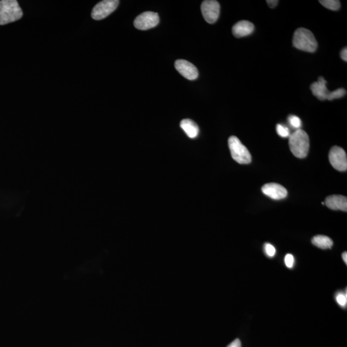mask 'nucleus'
I'll return each instance as SVG.
<instances>
[{"mask_svg":"<svg viewBox=\"0 0 347 347\" xmlns=\"http://www.w3.org/2000/svg\"><path fill=\"white\" fill-rule=\"evenodd\" d=\"M290 150L298 158L306 157L309 150V138L306 132L297 129L289 137Z\"/></svg>","mask_w":347,"mask_h":347,"instance_id":"nucleus-1","label":"nucleus"},{"mask_svg":"<svg viewBox=\"0 0 347 347\" xmlns=\"http://www.w3.org/2000/svg\"><path fill=\"white\" fill-rule=\"evenodd\" d=\"M22 16V10L16 0L0 1V25L14 22Z\"/></svg>","mask_w":347,"mask_h":347,"instance_id":"nucleus-2","label":"nucleus"},{"mask_svg":"<svg viewBox=\"0 0 347 347\" xmlns=\"http://www.w3.org/2000/svg\"><path fill=\"white\" fill-rule=\"evenodd\" d=\"M292 44L300 51L314 52L318 48L317 41L310 30L305 28H300L295 31Z\"/></svg>","mask_w":347,"mask_h":347,"instance_id":"nucleus-3","label":"nucleus"},{"mask_svg":"<svg viewBox=\"0 0 347 347\" xmlns=\"http://www.w3.org/2000/svg\"><path fill=\"white\" fill-rule=\"evenodd\" d=\"M312 94L320 101H333L340 99L346 95V90L344 88L337 89L334 92H330L327 88V81L323 77L318 78L317 82H314L311 86Z\"/></svg>","mask_w":347,"mask_h":347,"instance_id":"nucleus-4","label":"nucleus"},{"mask_svg":"<svg viewBox=\"0 0 347 347\" xmlns=\"http://www.w3.org/2000/svg\"><path fill=\"white\" fill-rule=\"evenodd\" d=\"M229 146L231 157L238 164H248L251 162L250 153L237 137L231 136L229 139Z\"/></svg>","mask_w":347,"mask_h":347,"instance_id":"nucleus-5","label":"nucleus"},{"mask_svg":"<svg viewBox=\"0 0 347 347\" xmlns=\"http://www.w3.org/2000/svg\"><path fill=\"white\" fill-rule=\"evenodd\" d=\"M120 1L118 0H104L97 3L93 8L92 17L95 20L106 18L116 9Z\"/></svg>","mask_w":347,"mask_h":347,"instance_id":"nucleus-6","label":"nucleus"},{"mask_svg":"<svg viewBox=\"0 0 347 347\" xmlns=\"http://www.w3.org/2000/svg\"><path fill=\"white\" fill-rule=\"evenodd\" d=\"M159 22V16L157 13L149 11L143 12L136 17L134 25L138 30H146L156 27Z\"/></svg>","mask_w":347,"mask_h":347,"instance_id":"nucleus-7","label":"nucleus"},{"mask_svg":"<svg viewBox=\"0 0 347 347\" xmlns=\"http://www.w3.org/2000/svg\"><path fill=\"white\" fill-rule=\"evenodd\" d=\"M204 19L208 23H216L220 14V5L215 0H206L201 6Z\"/></svg>","mask_w":347,"mask_h":347,"instance_id":"nucleus-8","label":"nucleus"},{"mask_svg":"<svg viewBox=\"0 0 347 347\" xmlns=\"http://www.w3.org/2000/svg\"><path fill=\"white\" fill-rule=\"evenodd\" d=\"M329 159L332 166L336 170L339 171H347V154L342 147L338 146L332 147L329 152Z\"/></svg>","mask_w":347,"mask_h":347,"instance_id":"nucleus-9","label":"nucleus"},{"mask_svg":"<svg viewBox=\"0 0 347 347\" xmlns=\"http://www.w3.org/2000/svg\"><path fill=\"white\" fill-rule=\"evenodd\" d=\"M175 68L180 74L190 81L198 77L199 73L196 67L187 60H177L175 62Z\"/></svg>","mask_w":347,"mask_h":347,"instance_id":"nucleus-10","label":"nucleus"},{"mask_svg":"<svg viewBox=\"0 0 347 347\" xmlns=\"http://www.w3.org/2000/svg\"><path fill=\"white\" fill-rule=\"evenodd\" d=\"M262 192L270 198L279 200L288 196V191L283 186L275 183H267L262 187Z\"/></svg>","mask_w":347,"mask_h":347,"instance_id":"nucleus-11","label":"nucleus"},{"mask_svg":"<svg viewBox=\"0 0 347 347\" xmlns=\"http://www.w3.org/2000/svg\"><path fill=\"white\" fill-rule=\"evenodd\" d=\"M325 205L331 210L347 211V197L341 195H333L327 197L325 199Z\"/></svg>","mask_w":347,"mask_h":347,"instance_id":"nucleus-12","label":"nucleus"},{"mask_svg":"<svg viewBox=\"0 0 347 347\" xmlns=\"http://www.w3.org/2000/svg\"><path fill=\"white\" fill-rule=\"evenodd\" d=\"M254 29V25L250 21L242 20L234 25L232 32L235 38H239L252 34Z\"/></svg>","mask_w":347,"mask_h":347,"instance_id":"nucleus-13","label":"nucleus"},{"mask_svg":"<svg viewBox=\"0 0 347 347\" xmlns=\"http://www.w3.org/2000/svg\"><path fill=\"white\" fill-rule=\"evenodd\" d=\"M180 127L190 138H196L199 134L198 125L190 119H184L180 123Z\"/></svg>","mask_w":347,"mask_h":347,"instance_id":"nucleus-14","label":"nucleus"},{"mask_svg":"<svg viewBox=\"0 0 347 347\" xmlns=\"http://www.w3.org/2000/svg\"><path fill=\"white\" fill-rule=\"evenodd\" d=\"M312 243L314 246L321 249L331 248L333 246V241L331 238L325 235H318L312 238Z\"/></svg>","mask_w":347,"mask_h":347,"instance_id":"nucleus-15","label":"nucleus"},{"mask_svg":"<svg viewBox=\"0 0 347 347\" xmlns=\"http://www.w3.org/2000/svg\"><path fill=\"white\" fill-rule=\"evenodd\" d=\"M319 2L329 10H338L340 8V1L338 0H321Z\"/></svg>","mask_w":347,"mask_h":347,"instance_id":"nucleus-16","label":"nucleus"},{"mask_svg":"<svg viewBox=\"0 0 347 347\" xmlns=\"http://www.w3.org/2000/svg\"><path fill=\"white\" fill-rule=\"evenodd\" d=\"M289 124L295 129H300L301 126V121L299 117L295 116H290L288 118Z\"/></svg>","mask_w":347,"mask_h":347,"instance_id":"nucleus-17","label":"nucleus"},{"mask_svg":"<svg viewBox=\"0 0 347 347\" xmlns=\"http://www.w3.org/2000/svg\"><path fill=\"white\" fill-rule=\"evenodd\" d=\"M277 134L283 138L289 137L290 132L289 129L287 127L284 126L283 125L277 124Z\"/></svg>","mask_w":347,"mask_h":347,"instance_id":"nucleus-18","label":"nucleus"},{"mask_svg":"<svg viewBox=\"0 0 347 347\" xmlns=\"http://www.w3.org/2000/svg\"><path fill=\"white\" fill-rule=\"evenodd\" d=\"M336 301L338 303V304L342 306V307H346L347 302V292L344 293V292H338L336 296Z\"/></svg>","mask_w":347,"mask_h":347,"instance_id":"nucleus-19","label":"nucleus"},{"mask_svg":"<svg viewBox=\"0 0 347 347\" xmlns=\"http://www.w3.org/2000/svg\"><path fill=\"white\" fill-rule=\"evenodd\" d=\"M264 251L266 253V255L269 256L270 257H274L275 253H276V249H275V247L269 243H266L264 244Z\"/></svg>","mask_w":347,"mask_h":347,"instance_id":"nucleus-20","label":"nucleus"},{"mask_svg":"<svg viewBox=\"0 0 347 347\" xmlns=\"http://www.w3.org/2000/svg\"><path fill=\"white\" fill-rule=\"evenodd\" d=\"M285 263L288 268H291L294 266V258L291 254L286 255L285 257Z\"/></svg>","mask_w":347,"mask_h":347,"instance_id":"nucleus-21","label":"nucleus"},{"mask_svg":"<svg viewBox=\"0 0 347 347\" xmlns=\"http://www.w3.org/2000/svg\"><path fill=\"white\" fill-rule=\"evenodd\" d=\"M227 347H241V343L238 339H235L233 342H231Z\"/></svg>","mask_w":347,"mask_h":347,"instance_id":"nucleus-22","label":"nucleus"},{"mask_svg":"<svg viewBox=\"0 0 347 347\" xmlns=\"http://www.w3.org/2000/svg\"><path fill=\"white\" fill-rule=\"evenodd\" d=\"M266 2L270 8H275L279 3V1H277V0H268Z\"/></svg>","mask_w":347,"mask_h":347,"instance_id":"nucleus-23","label":"nucleus"},{"mask_svg":"<svg viewBox=\"0 0 347 347\" xmlns=\"http://www.w3.org/2000/svg\"><path fill=\"white\" fill-rule=\"evenodd\" d=\"M341 58H342V59L345 60V61H347V47L345 48V49H343L342 52H341Z\"/></svg>","mask_w":347,"mask_h":347,"instance_id":"nucleus-24","label":"nucleus"},{"mask_svg":"<svg viewBox=\"0 0 347 347\" xmlns=\"http://www.w3.org/2000/svg\"><path fill=\"white\" fill-rule=\"evenodd\" d=\"M342 257H343V259H344V262H346V264H347V253L346 252H346H344V253H343Z\"/></svg>","mask_w":347,"mask_h":347,"instance_id":"nucleus-25","label":"nucleus"},{"mask_svg":"<svg viewBox=\"0 0 347 347\" xmlns=\"http://www.w3.org/2000/svg\"><path fill=\"white\" fill-rule=\"evenodd\" d=\"M322 204L323 205H325V203H324V202H322Z\"/></svg>","mask_w":347,"mask_h":347,"instance_id":"nucleus-26","label":"nucleus"}]
</instances>
